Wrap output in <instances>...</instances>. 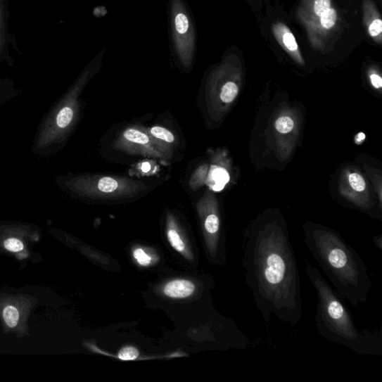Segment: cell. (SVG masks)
<instances>
[{"label": "cell", "instance_id": "6da1fadb", "mask_svg": "<svg viewBox=\"0 0 382 382\" xmlns=\"http://www.w3.org/2000/svg\"><path fill=\"white\" fill-rule=\"evenodd\" d=\"M242 267L265 322L274 316L298 326L303 314L300 274L286 224L280 217L261 218L245 230Z\"/></svg>", "mask_w": 382, "mask_h": 382}, {"label": "cell", "instance_id": "7a4b0ae2", "mask_svg": "<svg viewBox=\"0 0 382 382\" xmlns=\"http://www.w3.org/2000/svg\"><path fill=\"white\" fill-rule=\"evenodd\" d=\"M303 229L306 248L337 293L355 307L365 304L373 283L359 253L333 229L313 223Z\"/></svg>", "mask_w": 382, "mask_h": 382}, {"label": "cell", "instance_id": "3957f363", "mask_svg": "<svg viewBox=\"0 0 382 382\" xmlns=\"http://www.w3.org/2000/svg\"><path fill=\"white\" fill-rule=\"evenodd\" d=\"M305 273L317 294L315 321L318 334L359 355H382L381 329L371 331L357 326L343 298L307 260Z\"/></svg>", "mask_w": 382, "mask_h": 382}, {"label": "cell", "instance_id": "277c9868", "mask_svg": "<svg viewBox=\"0 0 382 382\" xmlns=\"http://www.w3.org/2000/svg\"><path fill=\"white\" fill-rule=\"evenodd\" d=\"M83 86L82 82L72 86L45 115L35 135L34 153L51 155L67 141L79 117Z\"/></svg>", "mask_w": 382, "mask_h": 382}, {"label": "cell", "instance_id": "5b68a950", "mask_svg": "<svg viewBox=\"0 0 382 382\" xmlns=\"http://www.w3.org/2000/svg\"><path fill=\"white\" fill-rule=\"evenodd\" d=\"M56 183L71 195L93 200L131 199L148 189L143 182L119 176L98 174L60 177Z\"/></svg>", "mask_w": 382, "mask_h": 382}, {"label": "cell", "instance_id": "8992f818", "mask_svg": "<svg viewBox=\"0 0 382 382\" xmlns=\"http://www.w3.org/2000/svg\"><path fill=\"white\" fill-rule=\"evenodd\" d=\"M115 150L130 155H139L163 160L165 155L159 151L147 129L132 127L123 130L114 141Z\"/></svg>", "mask_w": 382, "mask_h": 382}, {"label": "cell", "instance_id": "52a82bcc", "mask_svg": "<svg viewBox=\"0 0 382 382\" xmlns=\"http://www.w3.org/2000/svg\"><path fill=\"white\" fill-rule=\"evenodd\" d=\"M340 189L346 198L356 205L367 209H371L372 204L369 201L366 180L359 172L355 170L344 171L340 182Z\"/></svg>", "mask_w": 382, "mask_h": 382}, {"label": "cell", "instance_id": "ba28073f", "mask_svg": "<svg viewBox=\"0 0 382 382\" xmlns=\"http://www.w3.org/2000/svg\"><path fill=\"white\" fill-rule=\"evenodd\" d=\"M147 131L159 151L165 155L167 162L170 161L178 145L174 134L168 129L160 126L147 129Z\"/></svg>", "mask_w": 382, "mask_h": 382}, {"label": "cell", "instance_id": "9c48e42d", "mask_svg": "<svg viewBox=\"0 0 382 382\" xmlns=\"http://www.w3.org/2000/svg\"><path fill=\"white\" fill-rule=\"evenodd\" d=\"M227 167L218 156L212 160L210 169H208L206 182L211 189L219 191L223 189L229 181V174Z\"/></svg>", "mask_w": 382, "mask_h": 382}, {"label": "cell", "instance_id": "30bf717a", "mask_svg": "<svg viewBox=\"0 0 382 382\" xmlns=\"http://www.w3.org/2000/svg\"><path fill=\"white\" fill-rule=\"evenodd\" d=\"M195 290V286L188 280L172 281L165 286L164 292L171 298H189Z\"/></svg>", "mask_w": 382, "mask_h": 382}, {"label": "cell", "instance_id": "8fae6325", "mask_svg": "<svg viewBox=\"0 0 382 382\" xmlns=\"http://www.w3.org/2000/svg\"><path fill=\"white\" fill-rule=\"evenodd\" d=\"M8 43L6 7L4 0H0V61L10 59Z\"/></svg>", "mask_w": 382, "mask_h": 382}, {"label": "cell", "instance_id": "7c38bea8", "mask_svg": "<svg viewBox=\"0 0 382 382\" xmlns=\"http://www.w3.org/2000/svg\"><path fill=\"white\" fill-rule=\"evenodd\" d=\"M208 169V166L204 165L196 170L190 182V186L192 189H198L199 187H201L206 182Z\"/></svg>", "mask_w": 382, "mask_h": 382}, {"label": "cell", "instance_id": "4fadbf2b", "mask_svg": "<svg viewBox=\"0 0 382 382\" xmlns=\"http://www.w3.org/2000/svg\"><path fill=\"white\" fill-rule=\"evenodd\" d=\"M4 318L9 328H15L19 320V312L15 307L8 305L4 311Z\"/></svg>", "mask_w": 382, "mask_h": 382}, {"label": "cell", "instance_id": "5bb4252c", "mask_svg": "<svg viewBox=\"0 0 382 382\" xmlns=\"http://www.w3.org/2000/svg\"><path fill=\"white\" fill-rule=\"evenodd\" d=\"M275 127L277 132L281 134H288L294 128V122L288 116L279 117L275 122Z\"/></svg>", "mask_w": 382, "mask_h": 382}, {"label": "cell", "instance_id": "9a60e30c", "mask_svg": "<svg viewBox=\"0 0 382 382\" xmlns=\"http://www.w3.org/2000/svg\"><path fill=\"white\" fill-rule=\"evenodd\" d=\"M337 20V13L336 10L329 8L320 18L321 21L322 26L325 29H331L335 26L336 22Z\"/></svg>", "mask_w": 382, "mask_h": 382}, {"label": "cell", "instance_id": "2e32d148", "mask_svg": "<svg viewBox=\"0 0 382 382\" xmlns=\"http://www.w3.org/2000/svg\"><path fill=\"white\" fill-rule=\"evenodd\" d=\"M169 242L176 250L182 252L184 250V243L175 229H170L167 234Z\"/></svg>", "mask_w": 382, "mask_h": 382}, {"label": "cell", "instance_id": "e0dca14e", "mask_svg": "<svg viewBox=\"0 0 382 382\" xmlns=\"http://www.w3.org/2000/svg\"><path fill=\"white\" fill-rule=\"evenodd\" d=\"M139 355V350L133 347L123 348L118 354V358L122 361H132L138 358Z\"/></svg>", "mask_w": 382, "mask_h": 382}, {"label": "cell", "instance_id": "ac0fdd59", "mask_svg": "<svg viewBox=\"0 0 382 382\" xmlns=\"http://www.w3.org/2000/svg\"><path fill=\"white\" fill-rule=\"evenodd\" d=\"M176 29L179 34L186 33L189 28L188 18L184 14H179L175 20Z\"/></svg>", "mask_w": 382, "mask_h": 382}, {"label": "cell", "instance_id": "d6986e66", "mask_svg": "<svg viewBox=\"0 0 382 382\" xmlns=\"http://www.w3.org/2000/svg\"><path fill=\"white\" fill-rule=\"evenodd\" d=\"M5 248L13 253H18L23 250L24 245L17 238H8L4 242Z\"/></svg>", "mask_w": 382, "mask_h": 382}, {"label": "cell", "instance_id": "ffe728a7", "mask_svg": "<svg viewBox=\"0 0 382 382\" xmlns=\"http://www.w3.org/2000/svg\"><path fill=\"white\" fill-rule=\"evenodd\" d=\"M134 257L141 266H148L151 262V257L146 254L141 249H138L134 252Z\"/></svg>", "mask_w": 382, "mask_h": 382}, {"label": "cell", "instance_id": "44dd1931", "mask_svg": "<svg viewBox=\"0 0 382 382\" xmlns=\"http://www.w3.org/2000/svg\"><path fill=\"white\" fill-rule=\"evenodd\" d=\"M330 8V0H316L314 11L317 16L321 17Z\"/></svg>", "mask_w": 382, "mask_h": 382}, {"label": "cell", "instance_id": "7402d4cb", "mask_svg": "<svg viewBox=\"0 0 382 382\" xmlns=\"http://www.w3.org/2000/svg\"><path fill=\"white\" fill-rule=\"evenodd\" d=\"M283 42H284L286 46L290 51L293 52L297 51L298 49L297 42H295L293 34L290 32H288L283 35Z\"/></svg>", "mask_w": 382, "mask_h": 382}, {"label": "cell", "instance_id": "603a6c76", "mask_svg": "<svg viewBox=\"0 0 382 382\" xmlns=\"http://www.w3.org/2000/svg\"><path fill=\"white\" fill-rule=\"evenodd\" d=\"M382 32V21L380 19L375 20L369 28V32L372 37L379 35Z\"/></svg>", "mask_w": 382, "mask_h": 382}, {"label": "cell", "instance_id": "cb8c5ba5", "mask_svg": "<svg viewBox=\"0 0 382 382\" xmlns=\"http://www.w3.org/2000/svg\"><path fill=\"white\" fill-rule=\"evenodd\" d=\"M371 84L376 89H380L382 87V79L377 74H372L371 76Z\"/></svg>", "mask_w": 382, "mask_h": 382}, {"label": "cell", "instance_id": "d4e9b609", "mask_svg": "<svg viewBox=\"0 0 382 382\" xmlns=\"http://www.w3.org/2000/svg\"><path fill=\"white\" fill-rule=\"evenodd\" d=\"M374 243L376 248L381 251L382 250V236H379L378 237L374 238Z\"/></svg>", "mask_w": 382, "mask_h": 382}, {"label": "cell", "instance_id": "484cf974", "mask_svg": "<svg viewBox=\"0 0 382 382\" xmlns=\"http://www.w3.org/2000/svg\"><path fill=\"white\" fill-rule=\"evenodd\" d=\"M365 137H366L365 134L364 133H360V134H357L355 137V143L357 144H362L364 141Z\"/></svg>", "mask_w": 382, "mask_h": 382}]
</instances>
